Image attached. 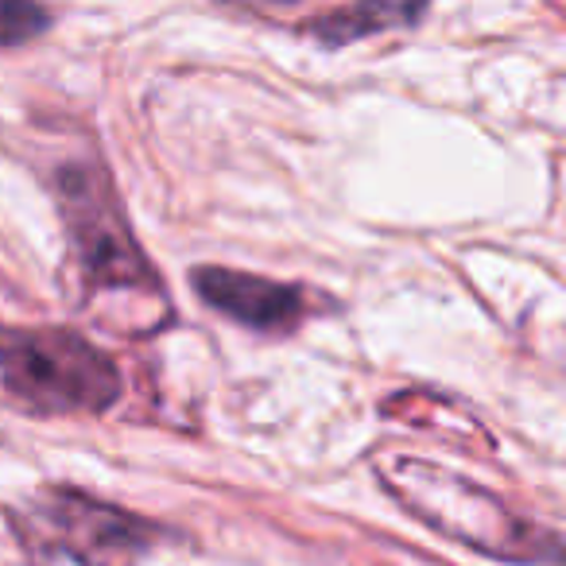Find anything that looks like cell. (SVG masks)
<instances>
[{
    "label": "cell",
    "instance_id": "6da1fadb",
    "mask_svg": "<svg viewBox=\"0 0 566 566\" xmlns=\"http://www.w3.org/2000/svg\"><path fill=\"white\" fill-rule=\"evenodd\" d=\"M0 388L32 416H102L120 400V369L90 338L59 326L0 331Z\"/></svg>",
    "mask_w": 566,
    "mask_h": 566
},
{
    "label": "cell",
    "instance_id": "7a4b0ae2",
    "mask_svg": "<svg viewBox=\"0 0 566 566\" xmlns=\"http://www.w3.org/2000/svg\"><path fill=\"white\" fill-rule=\"evenodd\" d=\"M55 198L63 226L71 237L74 264H78L86 295L97 292H159L156 268L136 244L128 229L113 179L97 159L59 167Z\"/></svg>",
    "mask_w": 566,
    "mask_h": 566
},
{
    "label": "cell",
    "instance_id": "3957f363",
    "mask_svg": "<svg viewBox=\"0 0 566 566\" xmlns=\"http://www.w3.org/2000/svg\"><path fill=\"white\" fill-rule=\"evenodd\" d=\"M388 485L403 504L431 527L454 535L458 543L485 551L512 563H539V558H566L563 551L547 547L539 532L520 524L504 504H496L485 489L458 481L427 462H396L388 470Z\"/></svg>",
    "mask_w": 566,
    "mask_h": 566
},
{
    "label": "cell",
    "instance_id": "277c9868",
    "mask_svg": "<svg viewBox=\"0 0 566 566\" xmlns=\"http://www.w3.org/2000/svg\"><path fill=\"white\" fill-rule=\"evenodd\" d=\"M24 535L82 566H120L148 551L159 527L78 489H43L24 512Z\"/></svg>",
    "mask_w": 566,
    "mask_h": 566
},
{
    "label": "cell",
    "instance_id": "5b68a950",
    "mask_svg": "<svg viewBox=\"0 0 566 566\" xmlns=\"http://www.w3.org/2000/svg\"><path fill=\"white\" fill-rule=\"evenodd\" d=\"M190 287L206 307L256 334H292L307 318V300L300 287L264 280V275L206 264L190 272Z\"/></svg>",
    "mask_w": 566,
    "mask_h": 566
},
{
    "label": "cell",
    "instance_id": "8992f818",
    "mask_svg": "<svg viewBox=\"0 0 566 566\" xmlns=\"http://www.w3.org/2000/svg\"><path fill=\"white\" fill-rule=\"evenodd\" d=\"M427 12H431V0H354V4H338V9L303 20L300 32L323 43L326 51H338L349 43L373 40V35L419 28Z\"/></svg>",
    "mask_w": 566,
    "mask_h": 566
},
{
    "label": "cell",
    "instance_id": "52a82bcc",
    "mask_svg": "<svg viewBox=\"0 0 566 566\" xmlns=\"http://www.w3.org/2000/svg\"><path fill=\"white\" fill-rule=\"evenodd\" d=\"M51 28L40 0H0V48H24Z\"/></svg>",
    "mask_w": 566,
    "mask_h": 566
},
{
    "label": "cell",
    "instance_id": "ba28073f",
    "mask_svg": "<svg viewBox=\"0 0 566 566\" xmlns=\"http://www.w3.org/2000/svg\"><path fill=\"white\" fill-rule=\"evenodd\" d=\"M229 4H249V9H292L303 0H229Z\"/></svg>",
    "mask_w": 566,
    "mask_h": 566
}]
</instances>
